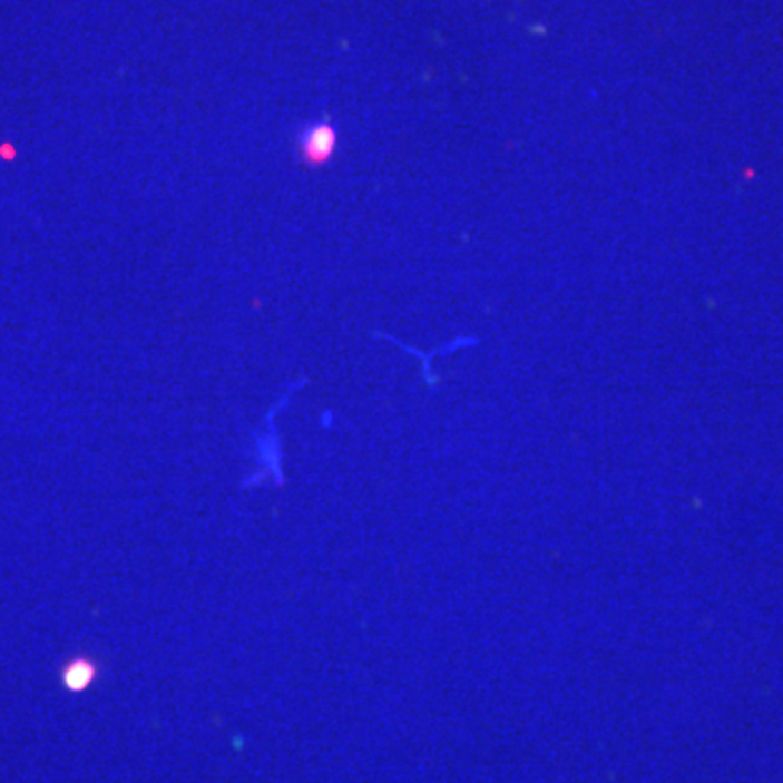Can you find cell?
I'll return each instance as SVG.
<instances>
[{"label": "cell", "instance_id": "obj_2", "mask_svg": "<svg viewBox=\"0 0 783 783\" xmlns=\"http://www.w3.org/2000/svg\"><path fill=\"white\" fill-rule=\"evenodd\" d=\"M100 664L90 655H77L61 666V686L68 692H84L98 679Z\"/></svg>", "mask_w": 783, "mask_h": 783}, {"label": "cell", "instance_id": "obj_1", "mask_svg": "<svg viewBox=\"0 0 783 783\" xmlns=\"http://www.w3.org/2000/svg\"><path fill=\"white\" fill-rule=\"evenodd\" d=\"M337 141L340 136L331 120L312 123L298 136V157L307 168H324L335 157Z\"/></svg>", "mask_w": 783, "mask_h": 783}]
</instances>
